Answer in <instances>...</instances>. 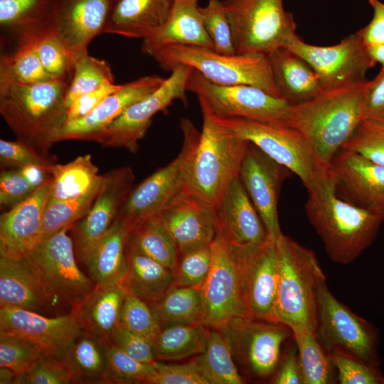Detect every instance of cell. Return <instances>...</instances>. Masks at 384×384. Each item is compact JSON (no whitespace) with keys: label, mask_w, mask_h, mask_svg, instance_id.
<instances>
[{"label":"cell","mask_w":384,"mask_h":384,"mask_svg":"<svg viewBox=\"0 0 384 384\" xmlns=\"http://www.w3.org/2000/svg\"><path fill=\"white\" fill-rule=\"evenodd\" d=\"M306 190V215L329 257L338 264L352 262L372 244L384 220L341 198L330 167L319 166Z\"/></svg>","instance_id":"cell-1"},{"label":"cell","mask_w":384,"mask_h":384,"mask_svg":"<svg viewBox=\"0 0 384 384\" xmlns=\"http://www.w3.org/2000/svg\"><path fill=\"white\" fill-rule=\"evenodd\" d=\"M366 80L323 90L308 101L289 105L281 126L297 129L304 136L319 166H330L362 120Z\"/></svg>","instance_id":"cell-2"},{"label":"cell","mask_w":384,"mask_h":384,"mask_svg":"<svg viewBox=\"0 0 384 384\" xmlns=\"http://www.w3.org/2000/svg\"><path fill=\"white\" fill-rule=\"evenodd\" d=\"M70 81L50 79L0 87V114L18 140L48 155L67 121L65 97Z\"/></svg>","instance_id":"cell-3"},{"label":"cell","mask_w":384,"mask_h":384,"mask_svg":"<svg viewBox=\"0 0 384 384\" xmlns=\"http://www.w3.org/2000/svg\"><path fill=\"white\" fill-rule=\"evenodd\" d=\"M202 130L189 162L185 189L213 208L239 175L250 142L238 136L198 97Z\"/></svg>","instance_id":"cell-4"},{"label":"cell","mask_w":384,"mask_h":384,"mask_svg":"<svg viewBox=\"0 0 384 384\" xmlns=\"http://www.w3.org/2000/svg\"><path fill=\"white\" fill-rule=\"evenodd\" d=\"M278 281L274 321L293 334L315 333L317 300L326 277L314 252L283 234L276 241Z\"/></svg>","instance_id":"cell-5"},{"label":"cell","mask_w":384,"mask_h":384,"mask_svg":"<svg viewBox=\"0 0 384 384\" xmlns=\"http://www.w3.org/2000/svg\"><path fill=\"white\" fill-rule=\"evenodd\" d=\"M161 68L171 71L179 65L191 67L211 82L223 86L247 85L282 98L267 55L257 53L225 55L202 46L173 44L151 56Z\"/></svg>","instance_id":"cell-6"},{"label":"cell","mask_w":384,"mask_h":384,"mask_svg":"<svg viewBox=\"0 0 384 384\" xmlns=\"http://www.w3.org/2000/svg\"><path fill=\"white\" fill-rule=\"evenodd\" d=\"M210 247V270L199 287L202 311L198 323L220 330L235 319L246 317L244 273L247 247L229 245L218 230Z\"/></svg>","instance_id":"cell-7"},{"label":"cell","mask_w":384,"mask_h":384,"mask_svg":"<svg viewBox=\"0 0 384 384\" xmlns=\"http://www.w3.org/2000/svg\"><path fill=\"white\" fill-rule=\"evenodd\" d=\"M69 228L41 240L25 257L52 308L76 309L92 293L95 282L78 267Z\"/></svg>","instance_id":"cell-8"},{"label":"cell","mask_w":384,"mask_h":384,"mask_svg":"<svg viewBox=\"0 0 384 384\" xmlns=\"http://www.w3.org/2000/svg\"><path fill=\"white\" fill-rule=\"evenodd\" d=\"M236 53L267 55L296 33L293 14L283 0H223Z\"/></svg>","instance_id":"cell-9"},{"label":"cell","mask_w":384,"mask_h":384,"mask_svg":"<svg viewBox=\"0 0 384 384\" xmlns=\"http://www.w3.org/2000/svg\"><path fill=\"white\" fill-rule=\"evenodd\" d=\"M315 334L330 353H341L379 367V336L375 327L338 300L326 284L317 300Z\"/></svg>","instance_id":"cell-10"},{"label":"cell","mask_w":384,"mask_h":384,"mask_svg":"<svg viewBox=\"0 0 384 384\" xmlns=\"http://www.w3.org/2000/svg\"><path fill=\"white\" fill-rule=\"evenodd\" d=\"M182 147L175 159L135 186L117 216L131 227L159 215L184 188L189 162L198 143L199 132L189 119L180 122Z\"/></svg>","instance_id":"cell-11"},{"label":"cell","mask_w":384,"mask_h":384,"mask_svg":"<svg viewBox=\"0 0 384 384\" xmlns=\"http://www.w3.org/2000/svg\"><path fill=\"white\" fill-rule=\"evenodd\" d=\"M192 68L184 65L175 67L164 84L156 91L127 107L102 131L87 141L104 147L123 148L131 153L139 149V142L145 136L153 117L172 102L180 100L187 105L186 84Z\"/></svg>","instance_id":"cell-12"},{"label":"cell","mask_w":384,"mask_h":384,"mask_svg":"<svg viewBox=\"0 0 384 384\" xmlns=\"http://www.w3.org/2000/svg\"><path fill=\"white\" fill-rule=\"evenodd\" d=\"M188 92L203 98L219 118H240L281 126L289 103L252 85H218L192 69Z\"/></svg>","instance_id":"cell-13"},{"label":"cell","mask_w":384,"mask_h":384,"mask_svg":"<svg viewBox=\"0 0 384 384\" xmlns=\"http://www.w3.org/2000/svg\"><path fill=\"white\" fill-rule=\"evenodd\" d=\"M220 330L245 373L257 379L274 376L282 358V346L294 336L283 324L247 317L236 319Z\"/></svg>","instance_id":"cell-14"},{"label":"cell","mask_w":384,"mask_h":384,"mask_svg":"<svg viewBox=\"0 0 384 384\" xmlns=\"http://www.w3.org/2000/svg\"><path fill=\"white\" fill-rule=\"evenodd\" d=\"M283 47L309 64L317 75L323 90L364 81L367 71L375 65L366 46L356 33L330 46L308 44L294 33Z\"/></svg>","instance_id":"cell-15"},{"label":"cell","mask_w":384,"mask_h":384,"mask_svg":"<svg viewBox=\"0 0 384 384\" xmlns=\"http://www.w3.org/2000/svg\"><path fill=\"white\" fill-rule=\"evenodd\" d=\"M220 119L238 136L295 174L306 188L311 184L319 165L307 141L299 131L240 118Z\"/></svg>","instance_id":"cell-16"},{"label":"cell","mask_w":384,"mask_h":384,"mask_svg":"<svg viewBox=\"0 0 384 384\" xmlns=\"http://www.w3.org/2000/svg\"><path fill=\"white\" fill-rule=\"evenodd\" d=\"M134 181V174L129 166L102 174L101 186L91 208L71 228L75 251L85 265L96 245L117 218L135 186Z\"/></svg>","instance_id":"cell-17"},{"label":"cell","mask_w":384,"mask_h":384,"mask_svg":"<svg viewBox=\"0 0 384 384\" xmlns=\"http://www.w3.org/2000/svg\"><path fill=\"white\" fill-rule=\"evenodd\" d=\"M290 172L250 142L239 177L265 225L269 238L274 242L282 235L278 217V200L282 183Z\"/></svg>","instance_id":"cell-18"},{"label":"cell","mask_w":384,"mask_h":384,"mask_svg":"<svg viewBox=\"0 0 384 384\" xmlns=\"http://www.w3.org/2000/svg\"><path fill=\"white\" fill-rule=\"evenodd\" d=\"M82 331L72 312L50 317L26 309L0 308V332L31 341L48 357L58 358Z\"/></svg>","instance_id":"cell-19"},{"label":"cell","mask_w":384,"mask_h":384,"mask_svg":"<svg viewBox=\"0 0 384 384\" xmlns=\"http://www.w3.org/2000/svg\"><path fill=\"white\" fill-rule=\"evenodd\" d=\"M330 169L339 194L384 220V166L350 151L341 149Z\"/></svg>","instance_id":"cell-20"},{"label":"cell","mask_w":384,"mask_h":384,"mask_svg":"<svg viewBox=\"0 0 384 384\" xmlns=\"http://www.w3.org/2000/svg\"><path fill=\"white\" fill-rule=\"evenodd\" d=\"M52 177L26 200L0 216V257H26L42 238L44 210L50 195Z\"/></svg>","instance_id":"cell-21"},{"label":"cell","mask_w":384,"mask_h":384,"mask_svg":"<svg viewBox=\"0 0 384 384\" xmlns=\"http://www.w3.org/2000/svg\"><path fill=\"white\" fill-rule=\"evenodd\" d=\"M55 34L77 58L104 33L115 0H53Z\"/></svg>","instance_id":"cell-22"},{"label":"cell","mask_w":384,"mask_h":384,"mask_svg":"<svg viewBox=\"0 0 384 384\" xmlns=\"http://www.w3.org/2000/svg\"><path fill=\"white\" fill-rule=\"evenodd\" d=\"M217 230L229 245L255 247L270 240L239 175L213 208Z\"/></svg>","instance_id":"cell-23"},{"label":"cell","mask_w":384,"mask_h":384,"mask_svg":"<svg viewBox=\"0 0 384 384\" xmlns=\"http://www.w3.org/2000/svg\"><path fill=\"white\" fill-rule=\"evenodd\" d=\"M178 255L211 244L217 233L213 208L185 188L161 213Z\"/></svg>","instance_id":"cell-24"},{"label":"cell","mask_w":384,"mask_h":384,"mask_svg":"<svg viewBox=\"0 0 384 384\" xmlns=\"http://www.w3.org/2000/svg\"><path fill=\"white\" fill-rule=\"evenodd\" d=\"M165 80L161 76L152 75L120 85L87 114L65 122L55 135V143L70 139L87 141L108 127L131 105L159 89Z\"/></svg>","instance_id":"cell-25"},{"label":"cell","mask_w":384,"mask_h":384,"mask_svg":"<svg viewBox=\"0 0 384 384\" xmlns=\"http://www.w3.org/2000/svg\"><path fill=\"white\" fill-rule=\"evenodd\" d=\"M277 281L276 242L269 240L257 247H247L244 273L247 318L274 321Z\"/></svg>","instance_id":"cell-26"},{"label":"cell","mask_w":384,"mask_h":384,"mask_svg":"<svg viewBox=\"0 0 384 384\" xmlns=\"http://www.w3.org/2000/svg\"><path fill=\"white\" fill-rule=\"evenodd\" d=\"M173 44L196 46L213 49L203 21L198 0H174L165 23L152 35L143 39L142 51L151 55Z\"/></svg>","instance_id":"cell-27"},{"label":"cell","mask_w":384,"mask_h":384,"mask_svg":"<svg viewBox=\"0 0 384 384\" xmlns=\"http://www.w3.org/2000/svg\"><path fill=\"white\" fill-rule=\"evenodd\" d=\"M0 25L17 46L36 43L55 30L53 0H0Z\"/></svg>","instance_id":"cell-28"},{"label":"cell","mask_w":384,"mask_h":384,"mask_svg":"<svg viewBox=\"0 0 384 384\" xmlns=\"http://www.w3.org/2000/svg\"><path fill=\"white\" fill-rule=\"evenodd\" d=\"M174 0H115L104 33L144 39L166 21Z\"/></svg>","instance_id":"cell-29"},{"label":"cell","mask_w":384,"mask_h":384,"mask_svg":"<svg viewBox=\"0 0 384 384\" xmlns=\"http://www.w3.org/2000/svg\"><path fill=\"white\" fill-rule=\"evenodd\" d=\"M0 305L42 314L52 307L25 258L0 257Z\"/></svg>","instance_id":"cell-30"},{"label":"cell","mask_w":384,"mask_h":384,"mask_svg":"<svg viewBox=\"0 0 384 384\" xmlns=\"http://www.w3.org/2000/svg\"><path fill=\"white\" fill-rule=\"evenodd\" d=\"M127 294L122 284H97L92 293L72 313L83 331L110 343L114 330L120 324Z\"/></svg>","instance_id":"cell-31"},{"label":"cell","mask_w":384,"mask_h":384,"mask_svg":"<svg viewBox=\"0 0 384 384\" xmlns=\"http://www.w3.org/2000/svg\"><path fill=\"white\" fill-rule=\"evenodd\" d=\"M267 56L279 93L289 104L304 102L323 91L317 75L302 57L284 47Z\"/></svg>","instance_id":"cell-32"},{"label":"cell","mask_w":384,"mask_h":384,"mask_svg":"<svg viewBox=\"0 0 384 384\" xmlns=\"http://www.w3.org/2000/svg\"><path fill=\"white\" fill-rule=\"evenodd\" d=\"M108 343L85 331L57 358L73 383H110Z\"/></svg>","instance_id":"cell-33"},{"label":"cell","mask_w":384,"mask_h":384,"mask_svg":"<svg viewBox=\"0 0 384 384\" xmlns=\"http://www.w3.org/2000/svg\"><path fill=\"white\" fill-rule=\"evenodd\" d=\"M131 230L129 225L117 216L96 245L86 265L96 284L122 283L126 270L125 248Z\"/></svg>","instance_id":"cell-34"},{"label":"cell","mask_w":384,"mask_h":384,"mask_svg":"<svg viewBox=\"0 0 384 384\" xmlns=\"http://www.w3.org/2000/svg\"><path fill=\"white\" fill-rule=\"evenodd\" d=\"M126 270L122 285L127 294L151 304L174 284V272L166 266L127 246Z\"/></svg>","instance_id":"cell-35"},{"label":"cell","mask_w":384,"mask_h":384,"mask_svg":"<svg viewBox=\"0 0 384 384\" xmlns=\"http://www.w3.org/2000/svg\"><path fill=\"white\" fill-rule=\"evenodd\" d=\"M127 246L176 270L178 252L161 214L151 217L130 231Z\"/></svg>","instance_id":"cell-36"},{"label":"cell","mask_w":384,"mask_h":384,"mask_svg":"<svg viewBox=\"0 0 384 384\" xmlns=\"http://www.w3.org/2000/svg\"><path fill=\"white\" fill-rule=\"evenodd\" d=\"M194 361L210 384L244 383L228 338L220 329L208 331L206 348Z\"/></svg>","instance_id":"cell-37"},{"label":"cell","mask_w":384,"mask_h":384,"mask_svg":"<svg viewBox=\"0 0 384 384\" xmlns=\"http://www.w3.org/2000/svg\"><path fill=\"white\" fill-rule=\"evenodd\" d=\"M149 305L161 329L198 323L202 311L200 288L174 284L159 300Z\"/></svg>","instance_id":"cell-38"},{"label":"cell","mask_w":384,"mask_h":384,"mask_svg":"<svg viewBox=\"0 0 384 384\" xmlns=\"http://www.w3.org/2000/svg\"><path fill=\"white\" fill-rule=\"evenodd\" d=\"M52 184L50 200L60 201L85 193L98 176L90 154L80 155L66 164H55L50 169Z\"/></svg>","instance_id":"cell-39"},{"label":"cell","mask_w":384,"mask_h":384,"mask_svg":"<svg viewBox=\"0 0 384 384\" xmlns=\"http://www.w3.org/2000/svg\"><path fill=\"white\" fill-rule=\"evenodd\" d=\"M208 331L199 323L162 328L155 342L156 360L178 361L202 353Z\"/></svg>","instance_id":"cell-40"},{"label":"cell","mask_w":384,"mask_h":384,"mask_svg":"<svg viewBox=\"0 0 384 384\" xmlns=\"http://www.w3.org/2000/svg\"><path fill=\"white\" fill-rule=\"evenodd\" d=\"M102 174L99 175L90 188L84 194L65 200L48 199L43 218L41 240L61 230L69 228L86 215L100 191Z\"/></svg>","instance_id":"cell-41"},{"label":"cell","mask_w":384,"mask_h":384,"mask_svg":"<svg viewBox=\"0 0 384 384\" xmlns=\"http://www.w3.org/2000/svg\"><path fill=\"white\" fill-rule=\"evenodd\" d=\"M301 366L303 384H333L336 373L331 354L315 333L294 334Z\"/></svg>","instance_id":"cell-42"},{"label":"cell","mask_w":384,"mask_h":384,"mask_svg":"<svg viewBox=\"0 0 384 384\" xmlns=\"http://www.w3.org/2000/svg\"><path fill=\"white\" fill-rule=\"evenodd\" d=\"M38 54L36 43L18 46L0 58V87L32 84L50 80Z\"/></svg>","instance_id":"cell-43"},{"label":"cell","mask_w":384,"mask_h":384,"mask_svg":"<svg viewBox=\"0 0 384 384\" xmlns=\"http://www.w3.org/2000/svg\"><path fill=\"white\" fill-rule=\"evenodd\" d=\"M114 82L112 68L106 60L92 57L88 52L80 55L65 97L67 109L80 95Z\"/></svg>","instance_id":"cell-44"},{"label":"cell","mask_w":384,"mask_h":384,"mask_svg":"<svg viewBox=\"0 0 384 384\" xmlns=\"http://www.w3.org/2000/svg\"><path fill=\"white\" fill-rule=\"evenodd\" d=\"M341 149L384 166V119L363 118Z\"/></svg>","instance_id":"cell-45"},{"label":"cell","mask_w":384,"mask_h":384,"mask_svg":"<svg viewBox=\"0 0 384 384\" xmlns=\"http://www.w3.org/2000/svg\"><path fill=\"white\" fill-rule=\"evenodd\" d=\"M46 357L44 352L31 341L0 332V367L25 374Z\"/></svg>","instance_id":"cell-46"},{"label":"cell","mask_w":384,"mask_h":384,"mask_svg":"<svg viewBox=\"0 0 384 384\" xmlns=\"http://www.w3.org/2000/svg\"><path fill=\"white\" fill-rule=\"evenodd\" d=\"M41 63L52 79L72 80L76 58L64 46L55 33L36 43Z\"/></svg>","instance_id":"cell-47"},{"label":"cell","mask_w":384,"mask_h":384,"mask_svg":"<svg viewBox=\"0 0 384 384\" xmlns=\"http://www.w3.org/2000/svg\"><path fill=\"white\" fill-rule=\"evenodd\" d=\"M120 325L154 343L161 331V326L150 305L129 294H127L122 306Z\"/></svg>","instance_id":"cell-48"},{"label":"cell","mask_w":384,"mask_h":384,"mask_svg":"<svg viewBox=\"0 0 384 384\" xmlns=\"http://www.w3.org/2000/svg\"><path fill=\"white\" fill-rule=\"evenodd\" d=\"M155 372L153 363H145L131 357L113 343L108 348L110 383H145Z\"/></svg>","instance_id":"cell-49"},{"label":"cell","mask_w":384,"mask_h":384,"mask_svg":"<svg viewBox=\"0 0 384 384\" xmlns=\"http://www.w3.org/2000/svg\"><path fill=\"white\" fill-rule=\"evenodd\" d=\"M211 263L210 245L180 255L174 271V284L200 287L208 275Z\"/></svg>","instance_id":"cell-50"},{"label":"cell","mask_w":384,"mask_h":384,"mask_svg":"<svg viewBox=\"0 0 384 384\" xmlns=\"http://www.w3.org/2000/svg\"><path fill=\"white\" fill-rule=\"evenodd\" d=\"M206 31L213 43V50L221 54H235L231 28L225 13L222 1L210 0L201 6Z\"/></svg>","instance_id":"cell-51"},{"label":"cell","mask_w":384,"mask_h":384,"mask_svg":"<svg viewBox=\"0 0 384 384\" xmlns=\"http://www.w3.org/2000/svg\"><path fill=\"white\" fill-rule=\"evenodd\" d=\"M340 384H384L379 367L341 353L331 354Z\"/></svg>","instance_id":"cell-52"},{"label":"cell","mask_w":384,"mask_h":384,"mask_svg":"<svg viewBox=\"0 0 384 384\" xmlns=\"http://www.w3.org/2000/svg\"><path fill=\"white\" fill-rule=\"evenodd\" d=\"M55 160L54 157L41 154L22 141L0 139L1 165L15 169L36 165L47 169L50 173L51 167L56 164Z\"/></svg>","instance_id":"cell-53"},{"label":"cell","mask_w":384,"mask_h":384,"mask_svg":"<svg viewBox=\"0 0 384 384\" xmlns=\"http://www.w3.org/2000/svg\"><path fill=\"white\" fill-rule=\"evenodd\" d=\"M155 372L145 382L149 384H210L194 360L186 363H153Z\"/></svg>","instance_id":"cell-54"},{"label":"cell","mask_w":384,"mask_h":384,"mask_svg":"<svg viewBox=\"0 0 384 384\" xmlns=\"http://www.w3.org/2000/svg\"><path fill=\"white\" fill-rule=\"evenodd\" d=\"M111 343L139 361L151 364L156 361L155 343L120 324L114 330Z\"/></svg>","instance_id":"cell-55"},{"label":"cell","mask_w":384,"mask_h":384,"mask_svg":"<svg viewBox=\"0 0 384 384\" xmlns=\"http://www.w3.org/2000/svg\"><path fill=\"white\" fill-rule=\"evenodd\" d=\"M36 189L23 176L18 169L4 170L0 174V205L1 208H14Z\"/></svg>","instance_id":"cell-56"},{"label":"cell","mask_w":384,"mask_h":384,"mask_svg":"<svg viewBox=\"0 0 384 384\" xmlns=\"http://www.w3.org/2000/svg\"><path fill=\"white\" fill-rule=\"evenodd\" d=\"M68 383H73L69 373L57 358L52 357L43 358L21 379V384Z\"/></svg>","instance_id":"cell-57"},{"label":"cell","mask_w":384,"mask_h":384,"mask_svg":"<svg viewBox=\"0 0 384 384\" xmlns=\"http://www.w3.org/2000/svg\"><path fill=\"white\" fill-rule=\"evenodd\" d=\"M363 118L384 119V67L373 79L365 82Z\"/></svg>","instance_id":"cell-58"},{"label":"cell","mask_w":384,"mask_h":384,"mask_svg":"<svg viewBox=\"0 0 384 384\" xmlns=\"http://www.w3.org/2000/svg\"><path fill=\"white\" fill-rule=\"evenodd\" d=\"M120 85L106 84L75 99L67 111V121L82 117L95 109L105 97L115 92ZM66 121V122H67Z\"/></svg>","instance_id":"cell-59"},{"label":"cell","mask_w":384,"mask_h":384,"mask_svg":"<svg viewBox=\"0 0 384 384\" xmlns=\"http://www.w3.org/2000/svg\"><path fill=\"white\" fill-rule=\"evenodd\" d=\"M272 381L274 384H303L302 369L294 341L282 356Z\"/></svg>","instance_id":"cell-60"},{"label":"cell","mask_w":384,"mask_h":384,"mask_svg":"<svg viewBox=\"0 0 384 384\" xmlns=\"http://www.w3.org/2000/svg\"><path fill=\"white\" fill-rule=\"evenodd\" d=\"M373 15L371 21L356 32L368 47L384 44V3L380 0H368Z\"/></svg>","instance_id":"cell-61"},{"label":"cell","mask_w":384,"mask_h":384,"mask_svg":"<svg viewBox=\"0 0 384 384\" xmlns=\"http://www.w3.org/2000/svg\"><path fill=\"white\" fill-rule=\"evenodd\" d=\"M18 169L27 181L36 188L51 176L47 169L36 165H29Z\"/></svg>","instance_id":"cell-62"},{"label":"cell","mask_w":384,"mask_h":384,"mask_svg":"<svg viewBox=\"0 0 384 384\" xmlns=\"http://www.w3.org/2000/svg\"><path fill=\"white\" fill-rule=\"evenodd\" d=\"M367 50L373 62L384 67V44L368 46Z\"/></svg>","instance_id":"cell-63"},{"label":"cell","mask_w":384,"mask_h":384,"mask_svg":"<svg viewBox=\"0 0 384 384\" xmlns=\"http://www.w3.org/2000/svg\"><path fill=\"white\" fill-rule=\"evenodd\" d=\"M13 370L6 367H0V383L1 384H16L18 375Z\"/></svg>","instance_id":"cell-64"}]
</instances>
